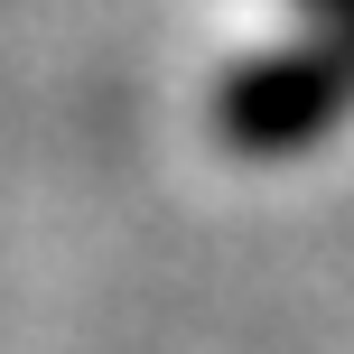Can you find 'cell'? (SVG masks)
Listing matches in <instances>:
<instances>
[{
    "instance_id": "6da1fadb",
    "label": "cell",
    "mask_w": 354,
    "mask_h": 354,
    "mask_svg": "<svg viewBox=\"0 0 354 354\" xmlns=\"http://www.w3.org/2000/svg\"><path fill=\"white\" fill-rule=\"evenodd\" d=\"M336 93H345V75L336 66H261V75H243V84L224 93V131L233 140H252V149H270V140H299V131H317L326 112H336Z\"/></svg>"
},
{
    "instance_id": "7a4b0ae2",
    "label": "cell",
    "mask_w": 354,
    "mask_h": 354,
    "mask_svg": "<svg viewBox=\"0 0 354 354\" xmlns=\"http://www.w3.org/2000/svg\"><path fill=\"white\" fill-rule=\"evenodd\" d=\"M317 10H336V19H345V28H354V0H317Z\"/></svg>"
}]
</instances>
